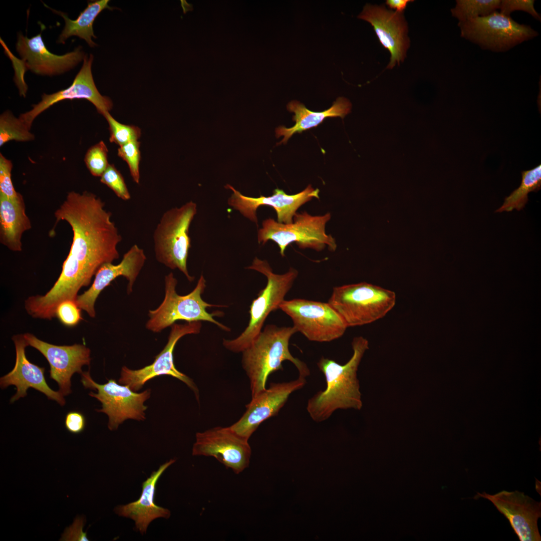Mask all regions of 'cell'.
I'll use <instances>...</instances> for the list:
<instances>
[{
  "instance_id": "8fae6325",
  "label": "cell",
  "mask_w": 541,
  "mask_h": 541,
  "mask_svg": "<svg viewBox=\"0 0 541 541\" xmlns=\"http://www.w3.org/2000/svg\"><path fill=\"white\" fill-rule=\"evenodd\" d=\"M81 375L84 386L97 391L96 393L91 392L89 395L101 402L102 408L98 411L108 416L110 430L117 429L127 419H145L144 411L147 407L144 403L150 397V389L137 393L128 386L120 385L113 379L104 384H98L91 378L89 371L83 372Z\"/></svg>"
},
{
  "instance_id": "5bb4252c",
  "label": "cell",
  "mask_w": 541,
  "mask_h": 541,
  "mask_svg": "<svg viewBox=\"0 0 541 541\" xmlns=\"http://www.w3.org/2000/svg\"><path fill=\"white\" fill-rule=\"evenodd\" d=\"M306 383V378L299 376L289 382L270 383L268 389L252 397L251 401L246 405L243 415L229 427L238 435L248 440L259 425L277 415L290 396L302 389Z\"/></svg>"
},
{
  "instance_id": "3957f363",
  "label": "cell",
  "mask_w": 541,
  "mask_h": 541,
  "mask_svg": "<svg viewBox=\"0 0 541 541\" xmlns=\"http://www.w3.org/2000/svg\"><path fill=\"white\" fill-rule=\"evenodd\" d=\"M296 332L294 326L267 325L242 352V366L249 379L252 397L266 389L268 376L283 370L282 363L285 361L294 364L299 377L306 378L310 375L307 364L294 357L289 350L290 340Z\"/></svg>"
},
{
  "instance_id": "836d02e7",
  "label": "cell",
  "mask_w": 541,
  "mask_h": 541,
  "mask_svg": "<svg viewBox=\"0 0 541 541\" xmlns=\"http://www.w3.org/2000/svg\"><path fill=\"white\" fill-rule=\"evenodd\" d=\"M56 317L63 325L68 327L77 325L83 319L81 309L75 301L72 300L61 302L56 308Z\"/></svg>"
},
{
  "instance_id": "ba28073f",
  "label": "cell",
  "mask_w": 541,
  "mask_h": 541,
  "mask_svg": "<svg viewBox=\"0 0 541 541\" xmlns=\"http://www.w3.org/2000/svg\"><path fill=\"white\" fill-rule=\"evenodd\" d=\"M331 214L313 216L304 211L296 213L293 222L285 224L279 223L272 218L264 220L262 228L258 231L259 243L264 244L268 240L275 242L280 249L282 256L285 255L286 249L292 242H296L299 248H310L318 251L326 245L332 251H335L337 244L335 238L326 233V223L331 219Z\"/></svg>"
},
{
  "instance_id": "7c38bea8",
  "label": "cell",
  "mask_w": 541,
  "mask_h": 541,
  "mask_svg": "<svg viewBox=\"0 0 541 541\" xmlns=\"http://www.w3.org/2000/svg\"><path fill=\"white\" fill-rule=\"evenodd\" d=\"M202 327L200 321L186 322L184 324L174 323L171 326L168 342L161 352L150 365L138 370H130L123 366L119 380L120 384L128 386L134 392L140 390L148 380L160 375H169L185 383L199 398L198 390L189 377L175 368L173 352L178 341L188 334H197Z\"/></svg>"
},
{
  "instance_id": "cb8c5ba5",
  "label": "cell",
  "mask_w": 541,
  "mask_h": 541,
  "mask_svg": "<svg viewBox=\"0 0 541 541\" xmlns=\"http://www.w3.org/2000/svg\"><path fill=\"white\" fill-rule=\"evenodd\" d=\"M32 227L23 196L9 198L0 193V241L14 251L22 250L23 233Z\"/></svg>"
},
{
  "instance_id": "7402d4cb",
  "label": "cell",
  "mask_w": 541,
  "mask_h": 541,
  "mask_svg": "<svg viewBox=\"0 0 541 541\" xmlns=\"http://www.w3.org/2000/svg\"><path fill=\"white\" fill-rule=\"evenodd\" d=\"M16 348V363L13 370L1 378L0 385L5 389L10 385L17 388V392L10 400L13 403L20 398L25 397L29 388H33L44 394L48 399L57 402L64 406L65 400L64 396L58 391H55L47 384L44 376V368L32 363L25 354V348L28 344L24 334H18L12 337Z\"/></svg>"
},
{
  "instance_id": "f1b7e54d",
  "label": "cell",
  "mask_w": 541,
  "mask_h": 541,
  "mask_svg": "<svg viewBox=\"0 0 541 541\" xmlns=\"http://www.w3.org/2000/svg\"><path fill=\"white\" fill-rule=\"evenodd\" d=\"M35 136L27 126L16 117L10 111H6L0 116V146L12 140L27 142L34 140Z\"/></svg>"
},
{
  "instance_id": "8d00e7d4",
  "label": "cell",
  "mask_w": 541,
  "mask_h": 541,
  "mask_svg": "<svg viewBox=\"0 0 541 541\" xmlns=\"http://www.w3.org/2000/svg\"><path fill=\"white\" fill-rule=\"evenodd\" d=\"M65 425L67 430L73 434L82 432L86 425L84 416L78 411H70L66 415Z\"/></svg>"
},
{
  "instance_id": "7a4b0ae2",
  "label": "cell",
  "mask_w": 541,
  "mask_h": 541,
  "mask_svg": "<svg viewBox=\"0 0 541 541\" xmlns=\"http://www.w3.org/2000/svg\"><path fill=\"white\" fill-rule=\"evenodd\" d=\"M352 347L353 355L345 364L324 357L317 363L325 376L327 385L307 403V411L316 422L328 419L338 409L360 410L362 407L357 371L365 352L369 349V342L362 336L355 337Z\"/></svg>"
},
{
  "instance_id": "1f68e13d",
  "label": "cell",
  "mask_w": 541,
  "mask_h": 541,
  "mask_svg": "<svg viewBox=\"0 0 541 541\" xmlns=\"http://www.w3.org/2000/svg\"><path fill=\"white\" fill-rule=\"evenodd\" d=\"M140 142L135 141L120 146L118 149V156L127 163L131 176L137 184L140 182Z\"/></svg>"
},
{
  "instance_id": "484cf974",
  "label": "cell",
  "mask_w": 541,
  "mask_h": 541,
  "mask_svg": "<svg viewBox=\"0 0 541 541\" xmlns=\"http://www.w3.org/2000/svg\"><path fill=\"white\" fill-rule=\"evenodd\" d=\"M109 0H98L88 2L87 7L74 20L70 19L66 13L49 8L54 13L61 16L65 20V27L57 42L64 44L69 37L77 36L84 39L91 47L97 46L92 40V38H96L93 31V23L103 10L114 9L109 6Z\"/></svg>"
},
{
  "instance_id": "44dd1931",
  "label": "cell",
  "mask_w": 541,
  "mask_h": 541,
  "mask_svg": "<svg viewBox=\"0 0 541 541\" xmlns=\"http://www.w3.org/2000/svg\"><path fill=\"white\" fill-rule=\"evenodd\" d=\"M16 47L26 69L40 75L63 74L76 66L86 55L80 46L63 55L52 53L47 48L41 33L30 38L19 34Z\"/></svg>"
},
{
  "instance_id": "e575fe53",
  "label": "cell",
  "mask_w": 541,
  "mask_h": 541,
  "mask_svg": "<svg viewBox=\"0 0 541 541\" xmlns=\"http://www.w3.org/2000/svg\"><path fill=\"white\" fill-rule=\"evenodd\" d=\"M13 164L10 160L0 154V193L9 198H16L19 192L16 191L11 179Z\"/></svg>"
},
{
  "instance_id": "ffe728a7",
  "label": "cell",
  "mask_w": 541,
  "mask_h": 541,
  "mask_svg": "<svg viewBox=\"0 0 541 541\" xmlns=\"http://www.w3.org/2000/svg\"><path fill=\"white\" fill-rule=\"evenodd\" d=\"M146 260L144 250L137 244L133 245L123 255L120 263L117 264L107 263L99 268L89 289L77 296L75 300L77 306L86 312L90 317L95 318V304L101 292L115 279L122 276L128 281L127 293H131L133 285Z\"/></svg>"
},
{
  "instance_id": "2e32d148",
  "label": "cell",
  "mask_w": 541,
  "mask_h": 541,
  "mask_svg": "<svg viewBox=\"0 0 541 541\" xmlns=\"http://www.w3.org/2000/svg\"><path fill=\"white\" fill-rule=\"evenodd\" d=\"M28 344L46 358L50 366V377L57 382L64 396L71 393V379L75 373L82 374V367L89 365L90 350L82 344L58 346L44 342L32 334H24Z\"/></svg>"
},
{
  "instance_id": "d6986e66",
  "label": "cell",
  "mask_w": 541,
  "mask_h": 541,
  "mask_svg": "<svg viewBox=\"0 0 541 541\" xmlns=\"http://www.w3.org/2000/svg\"><path fill=\"white\" fill-rule=\"evenodd\" d=\"M358 18L371 24L381 44L389 51L391 57L387 69H392L396 63L399 65L404 61L410 40L403 13L388 10L383 5L367 4Z\"/></svg>"
},
{
  "instance_id": "4dcf8cb0",
  "label": "cell",
  "mask_w": 541,
  "mask_h": 541,
  "mask_svg": "<svg viewBox=\"0 0 541 541\" xmlns=\"http://www.w3.org/2000/svg\"><path fill=\"white\" fill-rule=\"evenodd\" d=\"M108 148L103 141L90 147L85 155L84 161L91 174L98 177L102 175L109 164L108 161Z\"/></svg>"
},
{
  "instance_id": "603a6c76",
  "label": "cell",
  "mask_w": 541,
  "mask_h": 541,
  "mask_svg": "<svg viewBox=\"0 0 541 541\" xmlns=\"http://www.w3.org/2000/svg\"><path fill=\"white\" fill-rule=\"evenodd\" d=\"M175 461L174 459L169 460L152 473L142 483V492L138 499L115 508L118 515L133 520L136 529L142 534L146 533L152 521L159 517L168 518L171 515L169 510L155 504L154 497L157 481L164 471Z\"/></svg>"
},
{
  "instance_id": "277c9868",
  "label": "cell",
  "mask_w": 541,
  "mask_h": 541,
  "mask_svg": "<svg viewBox=\"0 0 541 541\" xmlns=\"http://www.w3.org/2000/svg\"><path fill=\"white\" fill-rule=\"evenodd\" d=\"M164 281V300L157 309L149 311V319L146 324L147 329L154 333H159L171 327L176 321L182 320L186 322H209L224 331H230L229 328L213 318L215 316H223V312L216 311L209 313L206 311L207 307L225 306L210 304L202 300L201 295L206 288V281L202 275L194 290L184 296L177 294L176 291L177 281L172 273L165 277Z\"/></svg>"
},
{
  "instance_id": "9a60e30c",
  "label": "cell",
  "mask_w": 541,
  "mask_h": 541,
  "mask_svg": "<svg viewBox=\"0 0 541 541\" xmlns=\"http://www.w3.org/2000/svg\"><path fill=\"white\" fill-rule=\"evenodd\" d=\"M93 59L92 54L89 57L86 55L83 66L71 86L51 94H44L41 101L33 105L31 110L20 115L19 118L29 129L31 130L34 120L41 113L65 100H87L103 116L112 109L113 103L111 99L102 95L95 85L91 70Z\"/></svg>"
},
{
  "instance_id": "4316f807",
  "label": "cell",
  "mask_w": 541,
  "mask_h": 541,
  "mask_svg": "<svg viewBox=\"0 0 541 541\" xmlns=\"http://www.w3.org/2000/svg\"><path fill=\"white\" fill-rule=\"evenodd\" d=\"M522 179L520 186L506 197L502 206L495 212H509L516 209H522L528 201V194L537 192L541 187V165L521 172Z\"/></svg>"
},
{
  "instance_id": "9c48e42d",
  "label": "cell",
  "mask_w": 541,
  "mask_h": 541,
  "mask_svg": "<svg viewBox=\"0 0 541 541\" xmlns=\"http://www.w3.org/2000/svg\"><path fill=\"white\" fill-rule=\"evenodd\" d=\"M461 36L482 49L504 52L538 35L529 26L519 24L496 11L490 15L459 22Z\"/></svg>"
},
{
  "instance_id": "52a82bcc",
  "label": "cell",
  "mask_w": 541,
  "mask_h": 541,
  "mask_svg": "<svg viewBox=\"0 0 541 541\" xmlns=\"http://www.w3.org/2000/svg\"><path fill=\"white\" fill-rule=\"evenodd\" d=\"M196 213L197 205L192 201L168 209L162 215L153 235L156 260L171 269H179L189 282L194 277L189 274L187 267L191 247L189 229Z\"/></svg>"
},
{
  "instance_id": "83f0119b",
  "label": "cell",
  "mask_w": 541,
  "mask_h": 541,
  "mask_svg": "<svg viewBox=\"0 0 541 541\" xmlns=\"http://www.w3.org/2000/svg\"><path fill=\"white\" fill-rule=\"evenodd\" d=\"M500 0H457L451 10L459 22H465L488 16L499 9Z\"/></svg>"
},
{
  "instance_id": "ac0fdd59",
  "label": "cell",
  "mask_w": 541,
  "mask_h": 541,
  "mask_svg": "<svg viewBox=\"0 0 541 541\" xmlns=\"http://www.w3.org/2000/svg\"><path fill=\"white\" fill-rule=\"evenodd\" d=\"M225 187L233 191L228 200V205L255 223L257 226L256 211L260 206L272 207L276 211L277 221L288 224L293 222L294 216L300 206L314 197L319 198V189H314L311 185L296 194L288 195L283 190L276 188L272 195L267 197L260 195L258 197L245 196L229 184H226Z\"/></svg>"
},
{
  "instance_id": "30bf717a",
  "label": "cell",
  "mask_w": 541,
  "mask_h": 541,
  "mask_svg": "<svg viewBox=\"0 0 541 541\" xmlns=\"http://www.w3.org/2000/svg\"><path fill=\"white\" fill-rule=\"evenodd\" d=\"M279 309L291 318L297 332L311 341L328 342L336 340L348 328L328 303L295 299L284 300Z\"/></svg>"
},
{
  "instance_id": "f546056e",
  "label": "cell",
  "mask_w": 541,
  "mask_h": 541,
  "mask_svg": "<svg viewBox=\"0 0 541 541\" xmlns=\"http://www.w3.org/2000/svg\"><path fill=\"white\" fill-rule=\"evenodd\" d=\"M103 116L109 124L110 142L121 146L130 142L138 141L141 135L140 128L119 122L110 115L109 112H106Z\"/></svg>"
},
{
  "instance_id": "6da1fadb",
  "label": "cell",
  "mask_w": 541,
  "mask_h": 541,
  "mask_svg": "<svg viewBox=\"0 0 541 541\" xmlns=\"http://www.w3.org/2000/svg\"><path fill=\"white\" fill-rule=\"evenodd\" d=\"M54 215L57 222L65 220L71 226L70 250L51 289L44 295L29 297L26 302L33 316L49 320L56 317L61 302L75 301L80 290L90 285L103 265L119 258L118 245L122 239L111 212L93 193L69 192Z\"/></svg>"
},
{
  "instance_id": "74e56055",
  "label": "cell",
  "mask_w": 541,
  "mask_h": 541,
  "mask_svg": "<svg viewBox=\"0 0 541 541\" xmlns=\"http://www.w3.org/2000/svg\"><path fill=\"white\" fill-rule=\"evenodd\" d=\"M413 2V0H387L386 5L391 9L395 10V12L403 13L407 5Z\"/></svg>"
},
{
  "instance_id": "e0dca14e",
  "label": "cell",
  "mask_w": 541,
  "mask_h": 541,
  "mask_svg": "<svg viewBox=\"0 0 541 541\" xmlns=\"http://www.w3.org/2000/svg\"><path fill=\"white\" fill-rule=\"evenodd\" d=\"M476 496L490 500L508 520L520 541H540L537 520L541 517V503L517 490H502L495 494L485 492Z\"/></svg>"
},
{
  "instance_id": "d6a6232c",
  "label": "cell",
  "mask_w": 541,
  "mask_h": 541,
  "mask_svg": "<svg viewBox=\"0 0 541 541\" xmlns=\"http://www.w3.org/2000/svg\"><path fill=\"white\" fill-rule=\"evenodd\" d=\"M100 177V181L112 189L118 197L124 200L130 199L124 179L113 164H109Z\"/></svg>"
},
{
  "instance_id": "4fadbf2b",
  "label": "cell",
  "mask_w": 541,
  "mask_h": 541,
  "mask_svg": "<svg viewBox=\"0 0 541 541\" xmlns=\"http://www.w3.org/2000/svg\"><path fill=\"white\" fill-rule=\"evenodd\" d=\"M229 427H215L196 434L193 455L212 456L239 474L248 467L251 454L248 442Z\"/></svg>"
},
{
  "instance_id": "5b68a950",
  "label": "cell",
  "mask_w": 541,
  "mask_h": 541,
  "mask_svg": "<svg viewBox=\"0 0 541 541\" xmlns=\"http://www.w3.org/2000/svg\"><path fill=\"white\" fill-rule=\"evenodd\" d=\"M396 302L394 292L362 282L334 287L328 303L348 328L382 319L394 307Z\"/></svg>"
},
{
  "instance_id": "8992f818",
  "label": "cell",
  "mask_w": 541,
  "mask_h": 541,
  "mask_svg": "<svg viewBox=\"0 0 541 541\" xmlns=\"http://www.w3.org/2000/svg\"><path fill=\"white\" fill-rule=\"evenodd\" d=\"M246 268L264 275L267 278V284L252 302L249 311V323L244 331L235 339L223 340L224 347L234 353L242 352L251 344L261 331L270 313L279 309L298 275V272L293 267L285 274H275L266 260L257 257L254 258L251 265Z\"/></svg>"
},
{
  "instance_id": "d4e9b609",
  "label": "cell",
  "mask_w": 541,
  "mask_h": 541,
  "mask_svg": "<svg viewBox=\"0 0 541 541\" xmlns=\"http://www.w3.org/2000/svg\"><path fill=\"white\" fill-rule=\"evenodd\" d=\"M351 102L344 97L338 98L330 108L322 112L312 111L299 101H292L288 103L287 109L289 112L294 113L293 120L296 123L290 128L281 126L276 128V136L278 138L284 136L282 140L277 145L286 144L295 133H300L316 127L327 118L340 117L343 119L351 112Z\"/></svg>"
},
{
  "instance_id": "d590c367",
  "label": "cell",
  "mask_w": 541,
  "mask_h": 541,
  "mask_svg": "<svg viewBox=\"0 0 541 541\" xmlns=\"http://www.w3.org/2000/svg\"><path fill=\"white\" fill-rule=\"evenodd\" d=\"M533 0H502L499 6L500 13L510 16L515 11H522L531 15L534 19L540 21V16L534 7Z\"/></svg>"
}]
</instances>
